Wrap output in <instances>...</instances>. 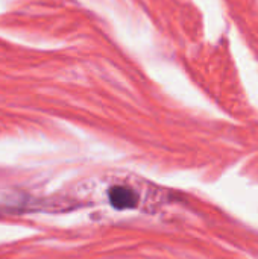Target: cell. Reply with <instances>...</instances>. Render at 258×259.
Instances as JSON below:
<instances>
[{"mask_svg": "<svg viewBox=\"0 0 258 259\" xmlns=\"http://www.w3.org/2000/svg\"><path fill=\"white\" fill-rule=\"evenodd\" d=\"M109 202L117 209H129L137 203V194L126 187H114L109 191Z\"/></svg>", "mask_w": 258, "mask_h": 259, "instance_id": "obj_1", "label": "cell"}]
</instances>
